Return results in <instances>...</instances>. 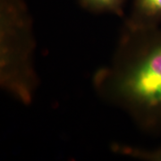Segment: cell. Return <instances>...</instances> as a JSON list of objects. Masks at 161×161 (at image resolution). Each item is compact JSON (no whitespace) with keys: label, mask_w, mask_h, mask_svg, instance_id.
<instances>
[{"label":"cell","mask_w":161,"mask_h":161,"mask_svg":"<svg viewBox=\"0 0 161 161\" xmlns=\"http://www.w3.org/2000/svg\"><path fill=\"white\" fill-rule=\"evenodd\" d=\"M93 85L105 101L147 131L161 129V27L125 26L110 63Z\"/></svg>","instance_id":"6da1fadb"},{"label":"cell","mask_w":161,"mask_h":161,"mask_svg":"<svg viewBox=\"0 0 161 161\" xmlns=\"http://www.w3.org/2000/svg\"><path fill=\"white\" fill-rule=\"evenodd\" d=\"M32 20L25 0H0V86L30 104L38 87Z\"/></svg>","instance_id":"7a4b0ae2"},{"label":"cell","mask_w":161,"mask_h":161,"mask_svg":"<svg viewBox=\"0 0 161 161\" xmlns=\"http://www.w3.org/2000/svg\"><path fill=\"white\" fill-rule=\"evenodd\" d=\"M125 26L129 28L161 27V0H132Z\"/></svg>","instance_id":"3957f363"},{"label":"cell","mask_w":161,"mask_h":161,"mask_svg":"<svg viewBox=\"0 0 161 161\" xmlns=\"http://www.w3.org/2000/svg\"><path fill=\"white\" fill-rule=\"evenodd\" d=\"M127 0H78L84 9L93 13H107L123 15Z\"/></svg>","instance_id":"277c9868"},{"label":"cell","mask_w":161,"mask_h":161,"mask_svg":"<svg viewBox=\"0 0 161 161\" xmlns=\"http://www.w3.org/2000/svg\"><path fill=\"white\" fill-rule=\"evenodd\" d=\"M113 151L122 155L129 156L131 158L147 161H161V147L154 150H143L125 145H114Z\"/></svg>","instance_id":"5b68a950"}]
</instances>
